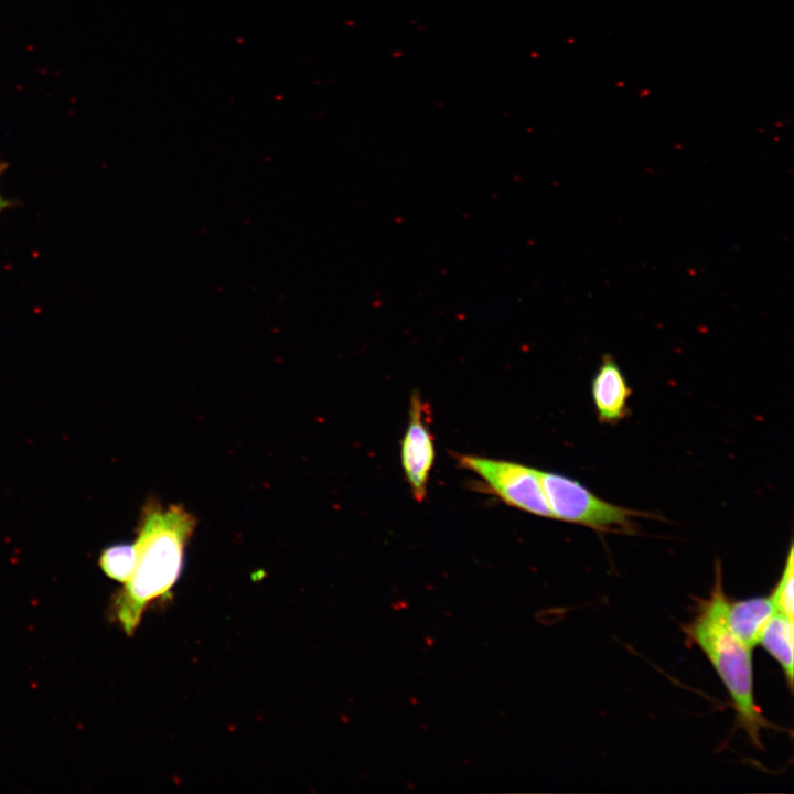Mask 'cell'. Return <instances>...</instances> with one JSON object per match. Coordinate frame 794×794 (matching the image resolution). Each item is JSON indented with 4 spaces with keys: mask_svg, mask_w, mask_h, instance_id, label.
Segmentation results:
<instances>
[{
    "mask_svg": "<svg viewBox=\"0 0 794 794\" xmlns=\"http://www.w3.org/2000/svg\"><path fill=\"white\" fill-rule=\"evenodd\" d=\"M195 527L194 515L182 504L163 507L150 502L144 506L133 544L135 569L114 602L116 621L127 635L135 634L150 604L172 592Z\"/></svg>",
    "mask_w": 794,
    "mask_h": 794,
    "instance_id": "1",
    "label": "cell"
},
{
    "mask_svg": "<svg viewBox=\"0 0 794 794\" xmlns=\"http://www.w3.org/2000/svg\"><path fill=\"white\" fill-rule=\"evenodd\" d=\"M728 597L722 586L720 565L710 594L698 601L695 615L683 626L689 643L707 657L725 685L737 722L751 743L762 748L761 731L772 727L754 697L752 648L729 630L726 622Z\"/></svg>",
    "mask_w": 794,
    "mask_h": 794,
    "instance_id": "2",
    "label": "cell"
},
{
    "mask_svg": "<svg viewBox=\"0 0 794 794\" xmlns=\"http://www.w3.org/2000/svg\"><path fill=\"white\" fill-rule=\"evenodd\" d=\"M539 476L552 518L600 533L633 535L637 530V517H652L607 502L567 475L539 471Z\"/></svg>",
    "mask_w": 794,
    "mask_h": 794,
    "instance_id": "3",
    "label": "cell"
},
{
    "mask_svg": "<svg viewBox=\"0 0 794 794\" xmlns=\"http://www.w3.org/2000/svg\"><path fill=\"white\" fill-rule=\"evenodd\" d=\"M459 465L478 475L505 504L526 513L552 518L539 470L506 460L458 454Z\"/></svg>",
    "mask_w": 794,
    "mask_h": 794,
    "instance_id": "4",
    "label": "cell"
},
{
    "mask_svg": "<svg viewBox=\"0 0 794 794\" xmlns=\"http://www.w3.org/2000/svg\"><path fill=\"white\" fill-rule=\"evenodd\" d=\"M408 425L400 442V461L406 481L416 502L427 495L428 481L436 459L430 430V408L418 391L410 397Z\"/></svg>",
    "mask_w": 794,
    "mask_h": 794,
    "instance_id": "5",
    "label": "cell"
},
{
    "mask_svg": "<svg viewBox=\"0 0 794 794\" xmlns=\"http://www.w3.org/2000/svg\"><path fill=\"white\" fill-rule=\"evenodd\" d=\"M632 388L621 367L610 355H603L591 382V396L601 423L614 425L629 415Z\"/></svg>",
    "mask_w": 794,
    "mask_h": 794,
    "instance_id": "6",
    "label": "cell"
},
{
    "mask_svg": "<svg viewBox=\"0 0 794 794\" xmlns=\"http://www.w3.org/2000/svg\"><path fill=\"white\" fill-rule=\"evenodd\" d=\"M774 612L776 608L771 594L744 600L728 599L726 622L737 639L753 648Z\"/></svg>",
    "mask_w": 794,
    "mask_h": 794,
    "instance_id": "7",
    "label": "cell"
},
{
    "mask_svg": "<svg viewBox=\"0 0 794 794\" xmlns=\"http://www.w3.org/2000/svg\"><path fill=\"white\" fill-rule=\"evenodd\" d=\"M781 666L790 689L793 687V618L776 611L764 626L759 643Z\"/></svg>",
    "mask_w": 794,
    "mask_h": 794,
    "instance_id": "8",
    "label": "cell"
},
{
    "mask_svg": "<svg viewBox=\"0 0 794 794\" xmlns=\"http://www.w3.org/2000/svg\"><path fill=\"white\" fill-rule=\"evenodd\" d=\"M98 564L107 577L126 583L135 569V545L120 543L106 547L100 554Z\"/></svg>",
    "mask_w": 794,
    "mask_h": 794,
    "instance_id": "9",
    "label": "cell"
},
{
    "mask_svg": "<svg viewBox=\"0 0 794 794\" xmlns=\"http://www.w3.org/2000/svg\"><path fill=\"white\" fill-rule=\"evenodd\" d=\"M776 611L794 618V555L793 544L790 545L784 568L774 589L770 593Z\"/></svg>",
    "mask_w": 794,
    "mask_h": 794,
    "instance_id": "10",
    "label": "cell"
},
{
    "mask_svg": "<svg viewBox=\"0 0 794 794\" xmlns=\"http://www.w3.org/2000/svg\"><path fill=\"white\" fill-rule=\"evenodd\" d=\"M7 169H8V163H7L6 161H3V160L0 159V179L3 176V174H4L6 171H7ZM18 204H19L18 201H15V200H10V198H6V197L2 196V194H1V192H0V214H1L4 210H8V208H12V207L18 206Z\"/></svg>",
    "mask_w": 794,
    "mask_h": 794,
    "instance_id": "11",
    "label": "cell"
}]
</instances>
